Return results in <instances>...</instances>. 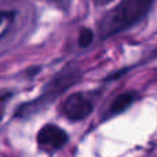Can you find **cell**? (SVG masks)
Returning <instances> with one entry per match:
<instances>
[{
	"mask_svg": "<svg viewBox=\"0 0 157 157\" xmlns=\"http://www.w3.org/2000/svg\"><path fill=\"white\" fill-rule=\"evenodd\" d=\"M153 0H121L101 21L99 29L102 36H110L138 22L147 13Z\"/></svg>",
	"mask_w": 157,
	"mask_h": 157,
	"instance_id": "1",
	"label": "cell"
},
{
	"mask_svg": "<svg viewBox=\"0 0 157 157\" xmlns=\"http://www.w3.org/2000/svg\"><path fill=\"white\" fill-rule=\"evenodd\" d=\"M75 81H77L76 72H68V71L62 72V73H59L58 76H55L51 81H50L48 86L44 88V92L40 98H37L33 103L30 102V103H28V105H25L24 108L32 109L33 106H41V105L44 106L46 103L51 102L54 98H57L65 88H68L69 86H72ZM29 109H28V110H29ZM28 110H25V112H28ZM25 112H22V113H25Z\"/></svg>",
	"mask_w": 157,
	"mask_h": 157,
	"instance_id": "2",
	"label": "cell"
},
{
	"mask_svg": "<svg viewBox=\"0 0 157 157\" xmlns=\"http://www.w3.org/2000/svg\"><path fill=\"white\" fill-rule=\"evenodd\" d=\"M68 142V134L55 124H47L39 131L37 145L44 152L52 153Z\"/></svg>",
	"mask_w": 157,
	"mask_h": 157,
	"instance_id": "3",
	"label": "cell"
},
{
	"mask_svg": "<svg viewBox=\"0 0 157 157\" xmlns=\"http://www.w3.org/2000/svg\"><path fill=\"white\" fill-rule=\"evenodd\" d=\"M92 103L81 94H72L65 99L62 105V113L69 120L78 121L83 120L91 113Z\"/></svg>",
	"mask_w": 157,
	"mask_h": 157,
	"instance_id": "4",
	"label": "cell"
},
{
	"mask_svg": "<svg viewBox=\"0 0 157 157\" xmlns=\"http://www.w3.org/2000/svg\"><path fill=\"white\" fill-rule=\"evenodd\" d=\"M134 101H135V92H124V94L119 95V97L113 101V103H112L110 113L116 114V113H120V112L125 110Z\"/></svg>",
	"mask_w": 157,
	"mask_h": 157,
	"instance_id": "5",
	"label": "cell"
},
{
	"mask_svg": "<svg viewBox=\"0 0 157 157\" xmlns=\"http://www.w3.org/2000/svg\"><path fill=\"white\" fill-rule=\"evenodd\" d=\"M92 39H94L92 30L88 29V28H83L80 30V35H78V44L81 47H87L92 43Z\"/></svg>",
	"mask_w": 157,
	"mask_h": 157,
	"instance_id": "6",
	"label": "cell"
},
{
	"mask_svg": "<svg viewBox=\"0 0 157 157\" xmlns=\"http://www.w3.org/2000/svg\"><path fill=\"white\" fill-rule=\"evenodd\" d=\"M94 2H95V4H98V6H103V4H108V3L113 2V0H94Z\"/></svg>",
	"mask_w": 157,
	"mask_h": 157,
	"instance_id": "7",
	"label": "cell"
},
{
	"mask_svg": "<svg viewBox=\"0 0 157 157\" xmlns=\"http://www.w3.org/2000/svg\"><path fill=\"white\" fill-rule=\"evenodd\" d=\"M3 114H4V106H3V102H2V99H0V121H2V119H3Z\"/></svg>",
	"mask_w": 157,
	"mask_h": 157,
	"instance_id": "8",
	"label": "cell"
},
{
	"mask_svg": "<svg viewBox=\"0 0 157 157\" xmlns=\"http://www.w3.org/2000/svg\"><path fill=\"white\" fill-rule=\"evenodd\" d=\"M6 17H8V13H0V24H2V21L6 18Z\"/></svg>",
	"mask_w": 157,
	"mask_h": 157,
	"instance_id": "9",
	"label": "cell"
}]
</instances>
